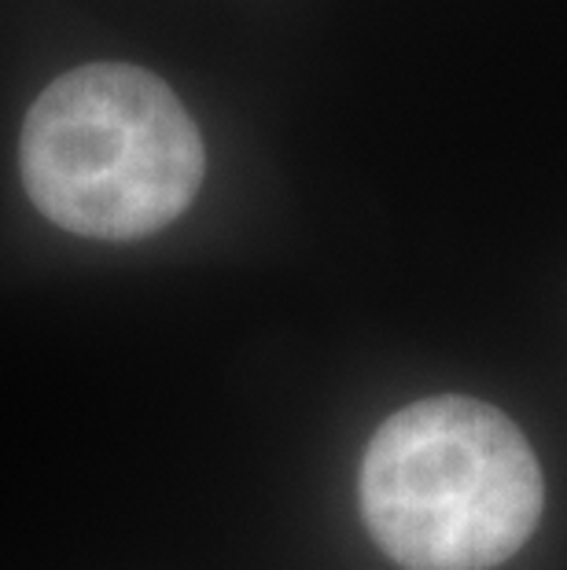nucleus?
<instances>
[{
	"mask_svg": "<svg viewBox=\"0 0 567 570\" xmlns=\"http://www.w3.org/2000/svg\"><path fill=\"white\" fill-rule=\"evenodd\" d=\"M361 515L405 570H490L535 533L546 482L530 442L487 402L424 397L380 423L361 460Z\"/></svg>",
	"mask_w": 567,
	"mask_h": 570,
	"instance_id": "nucleus-1",
	"label": "nucleus"
},
{
	"mask_svg": "<svg viewBox=\"0 0 567 570\" xmlns=\"http://www.w3.org/2000/svg\"><path fill=\"white\" fill-rule=\"evenodd\" d=\"M19 166L48 222L89 239H140L196 199L207 155L170 85L129 63H89L30 107Z\"/></svg>",
	"mask_w": 567,
	"mask_h": 570,
	"instance_id": "nucleus-2",
	"label": "nucleus"
}]
</instances>
